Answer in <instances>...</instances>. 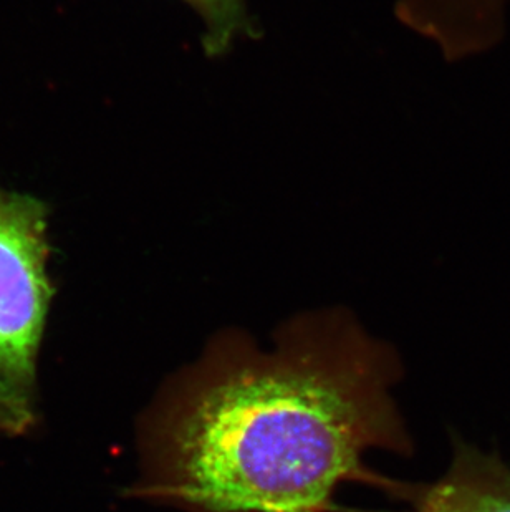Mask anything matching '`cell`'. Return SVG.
<instances>
[{"instance_id":"cell-3","label":"cell","mask_w":510,"mask_h":512,"mask_svg":"<svg viewBox=\"0 0 510 512\" xmlns=\"http://www.w3.org/2000/svg\"><path fill=\"white\" fill-rule=\"evenodd\" d=\"M401 511L510 512V466L497 455L453 440V459L434 483L413 484Z\"/></svg>"},{"instance_id":"cell-2","label":"cell","mask_w":510,"mask_h":512,"mask_svg":"<svg viewBox=\"0 0 510 512\" xmlns=\"http://www.w3.org/2000/svg\"><path fill=\"white\" fill-rule=\"evenodd\" d=\"M49 208L0 188V438L40 423L39 355L55 285L49 274Z\"/></svg>"},{"instance_id":"cell-5","label":"cell","mask_w":510,"mask_h":512,"mask_svg":"<svg viewBox=\"0 0 510 512\" xmlns=\"http://www.w3.org/2000/svg\"><path fill=\"white\" fill-rule=\"evenodd\" d=\"M206 25L204 49L209 55H221L231 49L234 40L251 29L246 0H184Z\"/></svg>"},{"instance_id":"cell-4","label":"cell","mask_w":510,"mask_h":512,"mask_svg":"<svg viewBox=\"0 0 510 512\" xmlns=\"http://www.w3.org/2000/svg\"><path fill=\"white\" fill-rule=\"evenodd\" d=\"M509 0H398L396 15L433 40L448 62L486 54L506 35Z\"/></svg>"},{"instance_id":"cell-1","label":"cell","mask_w":510,"mask_h":512,"mask_svg":"<svg viewBox=\"0 0 510 512\" xmlns=\"http://www.w3.org/2000/svg\"><path fill=\"white\" fill-rule=\"evenodd\" d=\"M401 377L395 348L347 310L287 320L269 350L224 330L141 416L130 494L184 512H333L338 489L361 483L406 501L413 484L365 464L413 455Z\"/></svg>"}]
</instances>
